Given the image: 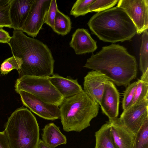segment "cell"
Returning a JSON list of instances; mask_svg holds the SVG:
<instances>
[{
    "instance_id": "cell-10",
    "label": "cell",
    "mask_w": 148,
    "mask_h": 148,
    "mask_svg": "<svg viewBox=\"0 0 148 148\" xmlns=\"http://www.w3.org/2000/svg\"><path fill=\"white\" fill-rule=\"evenodd\" d=\"M119 118L127 128L136 134L148 120V99L132 105L123 111Z\"/></svg>"
},
{
    "instance_id": "cell-19",
    "label": "cell",
    "mask_w": 148,
    "mask_h": 148,
    "mask_svg": "<svg viewBox=\"0 0 148 148\" xmlns=\"http://www.w3.org/2000/svg\"><path fill=\"white\" fill-rule=\"evenodd\" d=\"M71 28V22L70 17L65 15L58 9L55 16L53 31L62 36L67 35Z\"/></svg>"
},
{
    "instance_id": "cell-8",
    "label": "cell",
    "mask_w": 148,
    "mask_h": 148,
    "mask_svg": "<svg viewBox=\"0 0 148 148\" xmlns=\"http://www.w3.org/2000/svg\"><path fill=\"white\" fill-rule=\"evenodd\" d=\"M51 0H33L29 14L21 30L28 35L37 36L41 29Z\"/></svg>"
},
{
    "instance_id": "cell-32",
    "label": "cell",
    "mask_w": 148,
    "mask_h": 148,
    "mask_svg": "<svg viewBox=\"0 0 148 148\" xmlns=\"http://www.w3.org/2000/svg\"><path fill=\"white\" fill-rule=\"evenodd\" d=\"M140 79L143 81L148 82V71L142 74Z\"/></svg>"
},
{
    "instance_id": "cell-26",
    "label": "cell",
    "mask_w": 148,
    "mask_h": 148,
    "mask_svg": "<svg viewBox=\"0 0 148 148\" xmlns=\"http://www.w3.org/2000/svg\"><path fill=\"white\" fill-rule=\"evenodd\" d=\"M138 82V79L137 81L130 84L127 86L124 92L122 102L123 111L132 105L135 92Z\"/></svg>"
},
{
    "instance_id": "cell-3",
    "label": "cell",
    "mask_w": 148,
    "mask_h": 148,
    "mask_svg": "<svg viewBox=\"0 0 148 148\" xmlns=\"http://www.w3.org/2000/svg\"><path fill=\"white\" fill-rule=\"evenodd\" d=\"M87 25L92 33L104 42L130 41L137 33L135 25L125 11L117 6L97 13Z\"/></svg>"
},
{
    "instance_id": "cell-12",
    "label": "cell",
    "mask_w": 148,
    "mask_h": 148,
    "mask_svg": "<svg viewBox=\"0 0 148 148\" xmlns=\"http://www.w3.org/2000/svg\"><path fill=\"white\" fill-rule=\"evenodd\" d=\"M109 78L104 74L92 70L84 78L83 91L95 102L99 104L103 92L105 84Z\"/></svg>"
},
{
    "instance_id": "cell-9",
    "label": "cell",
    "mask_w": 148,
    "mask_h": 148,
    "mask_svg": "<svg viewBox=\"0 0 148 148\" xmlns=\"http://www.w3.org/2000/svg\"><path fill=\"white\" fill-rule=\"evenodd\" d=\"M16 92L20 95L23 104L40 117L51 121L60 118L58 106L46 103L34 95L22 90Z\"/></svg>"
},
{
    "instance_id": "cell-14",
    "label": "cell",
    "mask_w": 148,
    "mask_h": 148,
    "mask_svg": "<svg viewBox=\"0 0 148 148\" xmlns=\"http://www.w3.org/2000/svg\"><path fill=\"white\" fill-rule=\"evenodd\" d=\"M33 0H11L9 16L11 28L22 29Z\"/></svg>"
},
{
    "instance_id": "cell-29",
    "label": "cell",
    "mask_w": 148,
    "mask_h": 148,
    "mask_svg": "<svg viewBox=\"0 0 148 148\" xmlns=\"http://www.w3.org/2000/svg\"><path fill=\"white\" fill-rule=\"evenodd\" d=\"M12 36L8 32L0 28V42L8 44Z\"/></svg>"
},
{
    "instance_id": "cell-11",
    "label": "cell",
    "mask_w": 148,
    "mask_h": 148,
    "mask_svg": "<svg viewBox=\"0 0 148 148\" xmlns=\"http://www.w3.org/2000/svg\"><path fill=\"white\" fill-rule=\"evenodd\" d=\"M119 98V93L115 84L110 80L107 81L99 105L102 112L108 117L109 120L118 116Z\"/></svg>"
},
{
    "instance_id": "cell-24",
    "label": "cell",
    "mask_w": 148,
    "mask_h": 148,
    "mask_svg": "<svg viewBox=\"0 0 148 148\" xmlns=\"http://www.w3.org/2000/svg\"><path fill=\"white\" fill-rule=\"evenodd\" d=\"M95 0H77L73 4L70 14L76 18L88 13L89 6Z\"/></svg>"
},
{
    "instance_id": "cell-18",
    "label": "cell",
    "mask_w": 148,
    "mask_h": 148,
    "mask_svg": "<svg viewBox=\"0 0 148 148\" xmlns=\"http://www.w3.org/2000/svg\"><path fill=\"white\" fill-rule=\"evenodd\" d=\"M95 148H116L110 131V126L107 121L95 134Z\"/></svg>"
},
{
    "instance_id": "cell-6",
    "label": "cell",
    "mask_w": 148,
    "mask_h": 148,
    "mask_svg": "<svg viewBox=\"0 0 148 148\" xmlns=\"http://www.w3.org/2000/svg\"><path fill=\"white\" fill-rule=\"evenodd\" d=\"M15 88L16 92L20 90L26 92L46 103L58 106L64 99L49 77L24 75L17 79Z\"/></svg>"
},
{
    "instance_id": "cell-27",
    "label": "cell",
    "mask_w": 148,
    "mask_h": 148,
    "mask_svg": "<svg viewBox=\"0 0 148 148\" xmlns=\"http://www.w3.org/2000/svg\"><path fill=\"white\" fill-rule=\"evenodd\" d=\"M118 1V0H95L89 6L88 12L102 11L112 8Z\"/></svg>"
},
{
    "instance_id": "cell-15",
    "label": "cell",
    "mask_w": 148,
    "mask_h": 148,
    "mask_svg": "<svg viewBox=\"0 0 148 148\" xmlns=\"http://www.w3.org/2000/svg\"><path fill=\"white\" fill-rule=\"evenodd\" d=\"M69 45L77 55L92 53L97 48V42L87 30L84 28L76 29L72 35Z\"/></svg>"
},
{
    "instance_id": "cell-13",
    "label": "cell",
    "mask_w": 148,
    "mask_h": 148,
    "mask_svg": "<svg viewBox=\"0 0 148 148\" xmlns=\"http://www.w3.org/2000/svg\"><path fill=\"white\" fill-rule=\"evenodd\" d=\"M108 121L116 148H133L136 134L124 124L119 118Z\"/></svg>"
},
{
    "instance_id": "cell-2",
    "label": "cell",
    "mask_w": 148,
    "mask_h": 148,
    "mask_svg": "<svg viewBox=\"0 0 148 148\" xmlns=\"http://www.w3.org/2000/svg\"><path fill=\"white\" fill-rule=\"evenodd\" d=\"M8 44L13 56L21 58L18 78L25 75L49 77L53 74L54 60L48 46L41 41L14 30Z\"/></svg>"
},
{
    "instance_id": "cell-5",
    "label": "cell",
    "mask_w": 148,
    "mask_h": 148,
    "mask_svg": "<svg viewBox=\"0 0 148 148\" xmlns=\"http://www.w3.org/2000/svg\"><path fill=\"white\" fill-rule=\"evenodd\" d=\"M39 130L35 116L27 108L21 107L8 118L4 131L10 148H37Z\"/></svg>"
},
{
    "instance_id": "cell-21",
    "label": "cell",
    "mask_w": 148,
    "mask_h": 148,
    "mask_svg": "<svg viewBox=\"0 0 148 148\" xmlns=\"http://www.w3.org/2000/svg\"><path fill=\"white\" fill-rule=\"evenodd\" d=\"M133 148H148V120L136 134Z\"/></svg>"
},
{
    "instance_id": "cell-31",
    "label": "cell",
    "mask_w": 148,
    "mask_h": 148,
    "mask_svg": "<svg viewBox=\"0 0 148 148\" xmlns=\"http://www.w3.org/2000/svg\"><path fill=\"white\" fill-rule=\"evenodd\" d=\"M37 148H55L46 144L42 140H39Z\"/></svg>"
},
{
    "instance_id": "cell-23",
    "label": "cell",
    "mask_w": 148,
    "mask_h": 148,
    "mask_svg": "<svg viewBox=\"0 0 148 148\" xmlns=\"http://www.w3.org/2000/svg\"><path fill=\"white\" fill-rule=\"evenodd\" d=\"M11 0H0V28H11L9 10Z\"/></svg>"
},
{
    "instance_id": "cell-17",
    "label": "cell",
    "mask_w": 148,
    "mask_h": 148,
    "mask_svg": "<svg viewBox=\"0 0 148 148\" xmlns=\"http://www.w3.org/2000/svg\"><path fill=\"white\" fill-rule=\"evenodd\" d=\"M42 138L46 144L54 147L67 143L66 136L61 132L59 127L53 123L45 125L42 129Z\"/></svg>"
},
{
    "instance_id": "cell-30",
    "label": "cell",
    "mask_w": 148,
    "mask_h": 148,
    "mask_svg": "<svg viewBox=\"0 0 148 148\" xmlns=\"http://www.w3.org/2000/svg\"><path fill=\"white\" fill-rule=\"evenodd\" d=\"M0 148H10L8 138L4 131L0 132Z\"/></svg>"
},
{
    "instance_id": "cell-16",
    "label": "cell",
    "mask_w": 148,
    "mask_h": 148,
    "mask_svg": "<svg viewBox=\"0 0 148 148\" xmlns=\"http://www.w3.org/2000/svg\"><path fill=\"white\" fill-rule=\"evenodd\" d=\"M49 80L64 99L72 97L83 91L77 79L64 77L58 74L49 77Z\"/></svg>"
},
{
    "instance_id": "cell-20",
    "label": "cell",
    "mask_w": 148,
    "mask_h": 148,
    "mask_svg": "<svg viewBox=\"0 0 148 148\" xmlns=\"http://www.w3.org/2000/svg\"><path fill=\"white\" fill-rule=\"evenodd\" d=\"M142 42L140 50L139 69L143 74L148 71V29L142 33Z\"/></svg>"
},
{
    "instance_id": "cell-28",
    "label": "cell",
    "mask_w": 148,
    "mask_h": 148,
    "mask_svg": "<svg viewBox=\"0 0 148 148\" xmlns=\"http://www.w3.org/2000/svg\"><path fill=\"white\" fill-rule=\"evenodd\" d=\"M58 9L56 0H51L49 9L45 15V23L47 25L53 29L54 28V20Z\"/></svg>"
},
{
    "instance_id": "cell-25",
    "label": "cell",
    "mask_w": 148,
    "mask_h": 148,
    "mask_svg": "<svg viewBox=\"0 0 148 148\" xmlns=\"http://www.w3.org/2000/svg\"><path fill=\"white\" fill-rule=\"evenodd\" d=\"M132 105L145 99H148V82L138 79Z\"/></svg>"
},
{
    "instance_id": "cell-4",
    "label": "cell",
    "mask_w": 148,
    "mask_h": 148,
    "mask_svg": "<svg viewBox=\"0 0 148 148\" xmlns=\"http://www.w3.org/2000/svg\"><path fill=\"white\" fill-rule=\"evenodd\" d=\"M60 106L61 123L66 132H80L90 125L97 115L99 105L83 91L64 99Z\"/></svg>"
},
{
    "instance_id": "cell-1",
    "label": "cell",
    "mask_w": 148,
    "mask_h": 148,
    "mask_svg": "<svg viewBox=\"0 0 148 148\" xmlns=\"http://www.w3.org/2000/svg\"><path fill=\"white\" fill-rule=\"evenodd\" d=\"M84 67L105 74L118 86H127L136 78L138 73L135 57L123 46L115 44L103 46L92 54Z\"/></svg>"
},
{
    "instance_id": "cell-22",
    "label": "cell",
    "mask_w": 148,
    "mask_h": 148,
    "mask_svg": "<svg viewBox=\"0 0 148 148\" xmlns=\"http://www.w3.org/2000/svg\"><path fill=\"white\" fill-rule=\"evenodd\" d=\"M22 64L21 58L13 56L5 60L1 64L0 68L1 73L5 75L14 69L18 71L20 69Z\"/></svg>"
},
{
    "instance_id": "cell-7",
    "label": "cell",
    "mask_w": 148,
    "mask_h": 148,
    "mask_svg": "<svg viewBox=\"0 0 148 148\" xmlns=\"http://www.w3.org/2000/svg\"><path fill=\"white\" fill-rule=\"evenodd\" d=\"M123 9L140 34L148 28V0H119L117 5Z\"/></svg>"
}]
</instances>
